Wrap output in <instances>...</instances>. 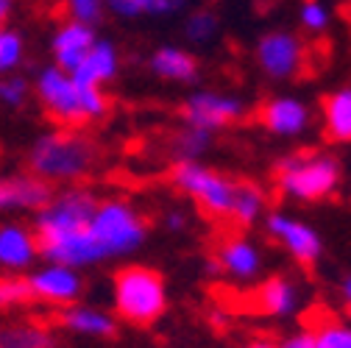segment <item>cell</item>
<instances>
[{
    "label": "cell",
    "instance_id": "d590c367",
    "mask_svg": "<svg viewBox=\"0 0 351 348\" xmlns=\"http://www.w3.org/2000/svg\"><path fill=\"white\" fill-rule=\"evenodd\" d=\"M340 298L346 301V307H348V303H351V273L340 282Z\"/></svg>",
    "mask_w": 351,
    "mask_h": 348
},
{
    "label": "cell",
    "instance_id": "4fadbf2b",
    "mask_svg": "<svg viewBox=\"0 0 351 348\" xmlns=\"http://www.w3.org/2000/svg\"><path fill=\"white\" fill-rule=\"evenodd\" d=\"M39 262V243L31 223L6 221L0 223V273L25 276Z\"/></svg>",
    "mask_w": 351,
    "mask_h": 348
},
{
    "label": "cell",
    "instance_id": "836d02e7",
    "mask_svg": "<svg viewBox=\"0 0 351 348\" xmlns=\"http://www.w3.org/2000/svg\"><path fill=\"white\" fill-rule=\"evenodd\" d=\"M276 348H315V340H313V332L310 329H301V332L287 334Z\"/></svg>",
    "mask_w": 351,
    "mask_h": 348
},
{
    "label": "cell",
    "instance_id": "ac0fdd59",
    "mask_svg": "<svg viewBox=\"0 0 351 348\" xmlns=\"http://www.w3.org/2000/svg\"><path fill=\"white\" fill-rule=\"evenodd\" d=\"M75 81L86 84V86H98L106 90V84H112L120 75V51L112 39H101L90 48V53L84 56V62L70 73Z\"/></svg>",
    "mask_w": 351,
    "mask_h": 348
},
{
    "label": "cell",
    "instance_id": "4dcf8cb0",
    "mask_svg": "<svg viewBox=\"0 0 351 348\" xmlns=\"http://www.w3.org/2000/svg\"><path fill=\"white\" fill-rule=\"evenodd\" d=\"M298 20H301V28L310 31V34H324L332 23V14L326 9L324 0H304L301 9H298Z\"/></svg>",
    "mask_w": 351,
    "mask_h": 348
},
{
    "label": "cell",
    "instance_id": "5bb4252c",
    "mask_svg": "<svg viewBox=\"0 0 351 348\" xmlns=\"http://www.w3.org/2000/svg\"><path fill=\"white\" fill-rule=\"evenodd\" d=\"M53 187L31 173H0V214H34L48 203Z\"/></svg>",
    "mask_w": 351,
    "mask_h": 348
},
{
    "label": "cell",
    "instance_id": "3957f363",
    "mask_svg": "<svg viewBox=\"0 0 351 348\" xmlns=\"http://www.w3.org/2000/svg\"><path fill=\"white\" fill-rule=\"evenodd\" d=\"M343 179V167L335 153L326 151H298L279 159L274 170V182L279 195L295 203L326 201L337 192Z\"/></svg>",
    "mask_w": 351,
    "mask_h": 348
},
{
    "label": "cell",
    "instance_id": "f35d334b",
    "mask_svg": "<svg viewBox=\"0 0 351 348\" xmlns=\"http://www.w3.org/2000/svg\"><path fill=\"white\" fill-rule=\"evenodd\" d=\"M0 348H3V345H0Z\"/></svg>",
    "mask_w": 351,
    "mask_h": 348
},
{
    "label": "cell",
    "instance_id": "7402d4cb",
    "mask_svg": "<svg viewBox=\"0 0 351 348\" xmlns=\"http://www.w3.org/2000/svg\"><path fill=\"white\" fill-rule=\"evenodd\" d=\"M321 123L329 142L335 145L351 142V86H340V90L329 92L321 101Z\"/></svg>",
    "mask_w": 351,
    "mask_h": 348
},
{
    "label": "cell",
    "instance_id": "484cf974",
    "mask_svg": "<svg viewBox=\"0 0 351 348\" xmlns=\"http://www.w3.org/2000/svg\"><path fill=\"white\" fill-rule=\"evenodd\" d=\"M28 56V42L20 28L0 25V75L20 73Z\"/></svg>",
    "mask_w": 351,
    "mask_h": 348
},
{
    "label": "cell",
    "instance_id": "7c38bea8",
    "mask_svg": "<svg viewBox=\"0 0 351 348\" xmlns=\"http://www.w3.org/2000/svg\"><path fill=\"white\" fill-rule=\"evenodd\" d=\"M256 120L274 137L295 140L313 128V109L295 95H274L256 109Z\"/></svg>",
    "mask_w": 351,
    "mask_h": 348
},
{
    "label": "cell",
    "instance_id": "52a82bcc",
    "mask_svg": "<svg viewBox=\"0 0 351 348\" xmlns=\"http://www.w3.org/2000/svg\"><path fill=\"white\" fill-rule=\"evenodd\" d=\"M98 195L86 187H64L53 190L48 203L31 214V229L36 234V243H48L73 232H81L90 226V217L95 212Z\"/></svg>",
    "mask_w": 351,
    "mask_h": 348
},
{
    "label": "cell",
    "instance_id": "e575fe53",
    "mask_svg": "<svg viewBox=\"0 0 351 348\" xmlns=\"http://www.w3.org/2000/svg\"><path fill=\"white\" fill-rule=\"evenodd\" d=\"M17 0H0V25H6V20L14 14Z\"/></svg>",
    "mask_w": 351,
    "mask_h": 348
},
{
    "label": "cell",
    "instance_id": "8d00e7d4",
    "mask_svg": "<svg viewBox=\"0 0 351 348\" xmlns=\"http://www.w3.org/2000/svg\"><path fill=\"white\" fill-rule=\"evenodd\" d=\"M245 348H276V343H271V340H251Z\"/></svg>",
    "mask_w": 351,
    "mask_h": 348
},
{
    "label": "cell",
    "instance_id": "8fae6325",
    "mask_svg": "<svg viewBox=\"0 0 351 348\" xmlns=\"http://www.w3.org/2000/svg\"><path fill=\"white\" fill-rule=\"evenodd\" d=\"M265 232L295 259L301 268H313L324 256L321 234L310 223L298 221V217H293L287 212H268L265 214Z\"/></svg>",
    "mask_w": 351,
    "mask_h": 348
},
{
    "label": "cell",
    "instance_id": "44dd1931",
    "mask_svg": "<svg viewBox=\"0 0 351 348\" xmlns=\"http://www.w3.org/2000/svg\"><path fill=\"white\" fill-rule=\"evenodd\" d=\"M256 307L271 318H290L301 307V290L287 276H271L256 287Z\"/></svg>",
    "mask_w": 351,
    "mask_h": 348
},
{
    "label": "cell",
    "instance_id": "603a6c76",
    "mask_svg": "<svg viewBox=\"0 0 351 348\" xmlns=\"http://www.w3.org/2000/svg\"><path fill=\"white\" fill-rule=\"evenodd\" d=\"M0 345L3 348H56V334L51 326L36 321L3 323L0 326Z\"/></svg>",
    "mask_w": 351,
    "mask_h": 348
},
{
    "label": "cell",
    "instance_id": "277c9868",
    "mask_svg": "<svg viewBox=\"0 0 351 348\" xmlns=\"http://www.w3.org/2000/svg\"><path fill=\"white\" fill-rule=\"evenodd\" d=\"M112 315L131 326L156 323L167 310V287L162 273L145 265L120 268L112 279Z\"/></svg>",
    "mask_w": 351,
    "mask_h": 348
},
{
    "label": "cell",
    "instance_id": "cb8c5ba5",
    "mask_svg": "<svg viewBox=\"0 0 351 348\" xmlns=\"http://www.w3.org/2000/svg\"><path fill=\"white\" fill-rule=\"evenodd\" d=\"M265 214H268V198L262 192V187H256L251 182H237V195H234L229 221L234 226H254Z\"/></svg>",
    "mask_w": 351,
    "mask_h": 348
},
{
    "label": "cell",
    "instance_id": "ba28073f",
    "mask_svg": "<svg viewBox=\"0 0 351 348\" xmlns=\"http://www.w3.org/2000/svg\"><path fill=\"white\" fill-rule=\"evenodd\" d=\"M254 56L271 81H293L306 64V45L290 31H268L256 39Z\"/></svg>",
    "mask_w": 351,
    "mask_h": 348
},
{
    "label": "cell",
    "instance_id": "f1b7e54d",
    "mask_svg": "<svg viewBox=\"0 0 351 348\" xmlns=\"http://www.w3.org/2000/svg\"><path fill=\"white\" fill-rule=\"evenodd\" d=\"M315 348H351V323H340L335 318L310 329Z\"/></svg>",
    "mask_w": 351,
    "mask_h": 348
},
{
    "label": "cell",
    "instance_id": "4316f807",
    "mask_svg": "<svg viewBox=\"0 0 351 348\" xmlns=\"http://www.w3.org/2000/svg\"><path fill=\"white\" fill-rule=\"evenodd\" d=\"M221 34V17L212 9H190L184 17V39L190 45H212Z\"/></svg>",
    "mask_w": 351,
    "mask_h": 348
},
{
    "label": "cell",
    "instance_id": "83f0119b",
    "mask_svg": "<svg viewBox=\"0 0 351 348\" xmlns=\"http://www.w3.org/2000/svg\"><path fill=\"white\" fill-rule=\"evenodd\" d=\"M28 101H31V81L23 73L0 75V106L23 109Z\"/></svg>",
    "mask_w": 351,
    "mask_h": 348
},
{
    "label": "cell",
    "instance_id": "d6a6232c",
    "mask_svg": "<svg viewBox=\"0 0 351 348\" xmlns=\"http://www.w3.org/2000/svg\"><path fill=\"white\" fill-rule=\"evenodd\" d=\"M162 226L167 229V232H173V234H182V232H187L190 229V214L184 212V209H165V214H162Z\"/></svg>",
    "mask_w": 351,
    "mask_h": 348
},
{
    "label": "cell",
    "instance_id": "74e56055",
    "mask_svg": "<svg viewBox=\"0 0 351 348\" xmlns=\"http://www.w3.org/2000/svg\"><path fill=\"white\" fill-rule=\"evenodd\" d=\"M348 318H351V303H348Z\"/></svg>",
    "mask_w": 351,
    "mask_h": 348
},
{
    "label": "cell",
    "instance_id": "7a4b0ae2",
    "mask_svg": "<svg viewBox=\"0 0 351 348\" xmlns=\"http://www.w3.org/2000/svg\"><path fill=\"white\" fill-rule=\"evenodd\" d=\"M31 98L45 109L59 128H81L109 114V95L98 86H86L56 64L39 67L31 81Z\"/></svg>",
    "mask_w": 351,
    "mask_h": 348
},
{
    "label": "cell",
    "instance_id": "1f68e13d",
    "mask_svg": "<svg viewBox=\"0 0 351 348\" xmlns=\"http://www.w3.org/2000/svg\"><path fill=\"white\" fill-rule=\"evenodd\" d=\"M62 6L70 20H81L98 25L106 17V0H62Z\"/></svg>",
    "mask_w": 351,
    "mask_h": 348
},
{
    "label": "cell",
    "instance_id": "2e32d148",
    "mask_svg": "<svg viewBox=\"0 0 351 348\" xmlns=\"http://www.w3.org/2000/svg\"><path fill=\"white\" fill-rule=\"evenodd\" d=\"M212 259H215L217 271L226 273L234 282H254V279H259L262 265H265L259 245L254 240L243 237V234H234V237L223 240Z\"/></svg>",
    "mask_w": 351,
    "mask_h": 348
},
{
    "label": "cell",
    "instance_id": "9c48e42d",
    "mask_svg": "<svg viewBox=\"0 0 351 348\" xmlns=\"http://www.w3.org/2000/svg\"><path fill=\"white\" fill-rule=\"evenodd\" d=\"M25 284L31 293V301L48 303V307H70L78 303L81 293H84V276L81 271L56 265V262H39L36 268H31L25 273Z\"/></svg>",
    "mask_w": 351,
    "mask_h": 348
},
{
    "label": "cell",
    "instance_id": "5b68a950",
    "mask_svg": "<svg viewBox=\"0 0 351 348\" xmlns=\"http://www.w3.org/2000/svg\"><path fill=\"white\" fill-rule=\"evenodd\" d=\"M86 229H90L104 262L137 253L148 240L145 214L125 198H98Z\"/></svg>",
    "mask_w": 351,
    "mask_h": 348
},
{
    "label": "cell",
    "instance_id": "e0dca14e",
    "mask_svg": "<svg viewBox=\"0 0 351 348\" xmlns=\"http://www.w3.org/2000/svg\"><path fill=\"white\" fill-rule=\"evenodd\" d=\"M59 326L75 337H90V340H109L117 332V318L93 303H70L59 310Z\"/></svg>",
    "mask_w": 351,
    "mask_h": 348
},
{
    "label": "cell",
    "instance_id": "d6986e66",
    "mask_svg": "<svg viewBox=\"0 0 351 348\" xmlns=\"http://www.w3.org/2000/svg\"><path fill=\"white\" fill-rule=\"evenodd\" d=\"M148 70L159 78V81H170V84H195L201 64L195 59V53H190L187 48L179 45H162L151 53L148 59Z\"/></svg>",
    "mask_w": 351,
    "mask_h": 348
},
{
    "label": "cell",
    "instance_id": "30bf717a",
    "mask_svg": "<svg viewBox=\"0 0 351 348\" xmlns=\"http://www.w3.org/2000/svg\"><path fill=\"white\" fill-rule=\"evenodd\" d=\"M243 117H245V103L237 95L215 92V90H198L187 95V101L182 103V120L187 125L204 128L209 134L240 123Z\"/></svg>",
    "mask_w": 351,
    "mask_h": 348
},
{
    "label": "cell",
    "instance_id": "f546056e",
    "mask_svg": "<svg viewBox=\"0 0 351 348\" xmlns=\"http://www.w3.org/2000/svg\"><path fill=\"white\" fill-rule=\"evenodd\" d=\"M23 303H31V293L25 276H0V310H17Z\"/></svg>",
    "mask_w": 351,
    "mask_h": 348
},
{
    "label": "cell",
    "instance_id": "ffe728a7",
    "mask_svg": "<svg viewBox=\"0 0 351 348\" xmlns=\"http://www.w3.org/2000/svg\"><path fill=\"white\" fill-rule=\"evenodd\" d=\"M190 9V0H106V14L123 23L167 20Z\"/></svg>",
    "mask_w": 351,
    "mask_h": 348
},
{
    "label": "cell",
    "instance_id": "8992f818",
    "mask_svg": "<svg viewBox=\"0 0 351 348\" xmlns=\"http://www.w3.org/2000/svg\"><path fill=\"white\" fill-rule=\"evenodd\" d=\"M173 187L193 198L204 214L215 221H229L234 195H237V179H229L201 162H176L170 170Z\"/></svg>",
    "mask_w": 351,
    "mask_h": 348
},
{
    "label": "cell",
    "instance_id": "9a60e30c",
    "mask_svg": "<svg viewBox=\"0 0 351 348\" xmlns=\"http://www.w3.org/2000/svg\"><path fill=\"white\" fill-rule=\"evenodd\" d=\"M98 42V28L81 20H64L53 28L51 34V64H56L64 73H73L84 56L90 53V48Z\"/></svg>",
    "mask_w": 351,
    "mask_h": 348
},
{
    "label": "cell",
    "instance_id": "d4e9b609",
    "mask_svg": "<svg viewBox=\"0 0 351 348\" xmlns=\"http://www.w3.org/2000/svg\"><path fill=\"white\" fill-rule=\"evenodd\" d=\"M212 140H215V134H209V132H204V128H195V125H187L184 123L179 132L173 134V142H170L173 159L176 162H201V156L209 153Z\"/></svg>",
    "mask_w": 351,
    "mask_h": 348
},
{
    "label": "cell",
    "instance_id": "6da1fadb",
    "mask_svg": "<svg viewBox=\"0 0 351 348\" xmlns=\"http://www.w3.org/2000/svg\"><path fill=\"white\" fill-rule=\"evenodd\" d=\"M25 164L48 187H75L98 167V145L78 128H53L31 142Z\"/></svg>",
    "mask_w": 351,
    "mask_h": 348
}]
</instances>
